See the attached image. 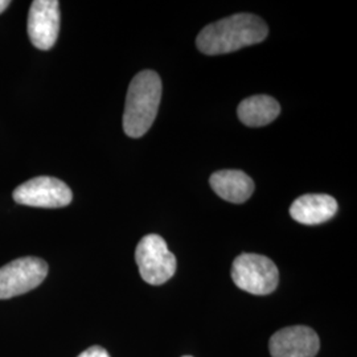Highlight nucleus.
<instances>
[{"label": "nucleus", "mask_w": 357, "mask_h": 357, "mask_svg": "<svg viewBox=\"0 0 357 357\" xmlns=\"http://www.w3.org/2000/svg\"><path fill=\"white\" fill-rule=\"evenodd\" d=\"M266 23L252 13H237L205 26L196 38L199 51L208 56L227 54L268 38Z\"/></svg>", "instance_id": "1"}, {"label": "nucleus", "mask_w": 357, "mask_h": 357, "mask_svg": "<svg viewBox=\"0 0 357 357\" xmlns=\"http://www.w3.org/2000/svg\"><path fill=\"white\" fill-rule=\"evenodd\" d=\"M162 100V79L153 70H143L130 82L123 113V130L130 138H141L158 115Z\"/></svg>", "instance_id": "2"}, {"label": "nucleus", "mask_w": 357, "mask_h": 357, "mask_svg": "<svg viewBox=\"0 0 357 357\" xmlns=\"http://www.w3.org/2000/svg\"><path fill=\"white\" fill-rule=\"evenodd\" d=\"M231 280L246 293L268 295L278 287L280 271L268 257L243 253L233 261Z\"/></svg>", "instance_id": "3"}, {"label": "nucleus", "mask_w": 357, "mask_h": 357, "mask_svg": "<svg viewBox=\"0 0 357 357\" xmlns=\"http://www.w3.org/2000/svg\"><path fill=\"white\" fill-rule=\"evenodd\" d=\"M135 261L143 281L153 286L169 281L176 271L175 255L158 234H149L142 238L135 250Z\"/></svg>", "instance_id": "4"}, {"label": "nucleus", "mask_w": 357, "mask_h": 357, "mask_svg": "<svg viewBox=\"0 0 357 357\" xmlns=\"http://www.w3.org/2000/svg\"><path fill=\"white\" fill-rule=\"evenodd\" d=\"M48 275V265L38 257H24L0 268V299L23 295L40 286Z\"/></svg>", "instance_id": "5"}, {"label": "nucleus", "mask_w": 357, "mask_h": 357, "mask_svg": "<svg viewBox=\"0 0 357 357\" xmlns=\"http://www.w3.org/2000/svg\"><path fill=\"white\" fill-rule=\"evenodd\" d=\"M13 200L35 208H63L72 203L73 193L60 178L38 176L20 184L13 191Z\"/></svg>", "instance_id": "6"}, {"label": "nucleus", "mask_w": 357, "mask_h": 357, "mask_svg": "<svg viewBox=\"0 0 357 357\" xmlns=\"http://www.w3.org/2000/svg\"><path fill=\"white\" fill-rule=\"evenodd\" d=\"M60 32V3L57 0H35L28 13V36L41 51H50Z\"/></svg>", "instance_id": "7"}, {"label": "nucleus", "mask_w": 357, "mask_h": 357, "mask_svg": "<svg viewBox=\"0 0 357 357\" xmlns=\"http://www.w3.org/2000/svg\"><path fill=\"white\" fill-rule=\"evenodd\" d=\"M319 348V336L306 326L282 328L268 342L271 357H315Z\"/></svg>", "instance_id": "8"}, {"label": "nucleus", "mask_w": 357, "mask_h": 357, "mask_svg": "<svg viewBox=\"0 0 357 357\" xmlns=\"http://www.w3.org/2000/svg\"><path fill=\"white\" fill-rule=\"evenodd\" d=\"M337 202L328 195H303L294 202L290 215L303 225H319L336 215Z\"/></svg>", "instance_id": "9"}, {"label": "nucleus", "mask_w": 357, "mask_h": 357, "mask_svg": "<svg viewBox=\"0 0 357 357\" xmlns=\"http://www.w3.org/2000/svg\"><path fill=\"white\" fill-rule=\"evenodd\" d=\"M211 187L217 195L234 204H243L255 192V181L238 169H224L211 176Z\"/></svg>", "instance_id": "10"}, {"label": "nucleus", "mask_w": 357, "mask_h": 357, "mask_svg": "<svg viewBox=\"0 0 357 357\" xmlns=\"http://www.w3.org/2000/svg\"><path fill=\"white\" fill-rule=\"evenodd\" d=\"M237 113L243 125L261 128L271 123L280 115L281 106L270 96H253L238 105Z\"/></svg>", "instance_id": "11"}, {"label": "nucleus", "mask_w": 357, "mask_h": 357, "mask_svg": "<svg viewBox=\"0 0 357 357\" xmlns=\"http://www.w3.org/2000/svg\"><path fill=\"white\" fill-rule=\"evenodd\" d=\"M77 357H110V355L102 347L93 345V347L88 348L86 351H84L82 354H79Z\"/></svg>", "instance_id": "12"}, {"label": "nucleus", "mask_w": 357, "mask_h": 357, "mask_svg": "<svg viewBox=\"0 0 357 357\" xmlns=\"http://www.w3.org/2000/svg\"><path fill=\"white\" fill-rule=\"evenodd\" d=\"M11 3L8 0H0V13H3Z\"/></svg>", "instance_id": "13"}, {"label": "nucleus", "mask_w": 357, "mask_h": 357, "mask_svg": "<svg viewBox=\"0 0 357 357\" xmlns=\"http://www.w3.org/2000/svg\"><path fill=\"white\" fill-rule=\"evenodd\" d=\"M183 357H192V356H183Z\"/></svg>", "instance_id": "14"}]
</instances>
